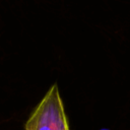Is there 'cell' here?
<instances>
[{"instance_id": "6da1fadb", "label": "cell", "mask_w": 130, "mask_h": 130, "mask_svg": "<svg viewBox=\"0 0 130 130\" xmlns=\"http://www.w3.org/2000/svg\"><path fill=\"white\" fill-rule=\"evenodd\" d=\"M24 130H70L57 83L53 84L24 124Z\"/></svg>"}]
</instances>
